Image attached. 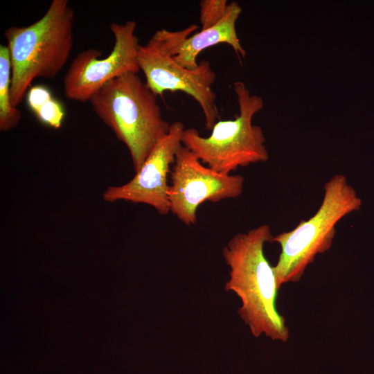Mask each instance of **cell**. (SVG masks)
I'll return each instance as SVG.
<instances>
[{
    "instance_id": "cell-2",
    "label": "cell",
    "mask_w": 374,
    "mask_h": 374,
    "mask_svg": "<svg viewBox=\"0 0 374 374\" xmlns=\"http://www.w3.org/2000/svg\"><path fill=\"white\" fill-rule=\"evenodd\" d=\"M74 20L67 0H53L37 21L28 26H10L5 31L13 107L21 104L35 78H53L62 70L72 49Z\"/></svg>"
},
{
    "instance_id": "cell-10",
    "label": "cell",
    "mask_w": 374,
    "mask_h": 374,
    "mask_svg": "<svg viewBox=\"0 0 374 374\" xmlns=\"http://www.w3.org/2000/svg\"><path fill=\"white\" fill-rule=\"evenodd\" d=\"M242 11L238 2L229 3L226 12L222 19L212 27L200 30L195 24L187 28L171 31L166 29L157 30L154 34L162 42L173 59L180 65L189 69L198 66L197 58L206 48L217 44L225 43L230 45L238 56L245 57L246 51L238 37L235 24Z\"/></svg>"
},
{
    "instance_id": "cell-1",
    "label": "cell",
    "mask_w": 374,
    "mask_h": 374,
    "mask_svg": "<svg viewBox=\"0 0 374 374\" xmlns=\"http://www.w3.org/2000/svg\"><path fill=\"white\" fill-rule=\"evenodd\" d=\"M274 235L267 224L234 235L222 249L230 268L226 291H233L241 300L238 313L251 334H265L274 341L286 342L290 331L285 318L278 312V286L273 267L264 253L266 242Z\"/></svg>"
},
{
    "instance_id": "cell-11",
    "label": "cell",
    "mask_w": 374,
    "mask_h": 374,
    "mask_svg": "<svg viewBox=\"0 0 374 374\" xmlns=\"http://www.w3.org/2000/svg\"><path fill=\"white\" fill-rule=\"evenodd\" d=\"M12 69L6 46H0V131L8 132L16 127L21 120L19 109L10 101Z\"/></svg>"
},
{
    "instance_id": "cell-5",
    "label": "cell",
    "mask_w": 374,
    "mask_h": 374,
    "mask_svg": "<svg viewBox=\"0 0 374 374\" xmlns=\"http://www.w3.org/2000/svg\"><path fill=\"white\" fill-rule=\"evenodd\" d=\"M233 89L239 107L233 120L216 122L208 137L202 136L195 128L185 129L182 135L184 146L207 166L225 175L269 159L263 131L252 123L263 107L262 98L251 95L242 81L235 82Z\"/></svg>"
},
{
    "instance_id": "cell-14",
    "label": "cell",
    "mask_w": 374,
    "mask_h": 374,
    "mask_svg": "<svg viewBox=\"0 0 374 374\" xmlns=\"http://www.w3.org/2000/svg\"><path fill=\"white\" fill-rule=\"evenodd\" d=\"M52 98L51 91L42 85L31 87L26 93L27 103L34 113L39 109L43 103Z\"/></svg>"
},
{
    "instance_id": "cell-4",
    "label": "cell",
    "mask_w": 374,
    "mask_h": 374,
    "mask_svg": "<svg viewBox=\"0 0 374 374\" xmlns=\"http://www.w3.org/2000/svg\"><path fill=\"white\" fill-rule=\"evenodd\" d=\"M360 206L361 199L344 175H335L326 182L323 201L314 215L294 229L274 236L273 242L281 249L273 267L278 289L300 280L316 256L330 249L336 224Z\"/></svg>"
},
{
    "instance_id": "cell-7",
    "label": "cell",
    "mask_w": 374,
    "mask_h": 374,
    "mask_svg": "<svg viewBox=\"0 0 374 374\" xmlns=\"http://www.w3.org/2000/svg\"><path fill=\"white\" fill-rule=\"evenodd\" d=\"M109 28L114 44L107 57L100 58V51L88 48L72 60L63 78L64 93L68 99L89 101L110 80L127 73L139 71L137 53L140 44L135 34L136 22H113Z\"/></svg>"
},
{
    "instance_id": "cell-3",
    "label": "cell",
    "mask_w": 374,
    "mask_h": 374,
    "mask_svg": "<svg viewBox=\"0 0 374 374\" xmlns=\"http://www.w3.org/2000/svg\"><path fill=\"white\" fill-rule=\"evenodd\" d=\"M157 95L137 73H127L106 83L89 102L100 120L127 148L135 172L169 132Z\"/></svg>"
},
{
    "instance_id": "cell-6",
    "label": "cell",
    "mask_w": 374,
    "mask_h": 374,
    "mask_svg": "<svg viewBox=\"0 0 374 374\" xmlns=\"http://www.w3.org/2000/svg\"><path fill=\"white\" fill-rule=\"evenodd\" d=\"M137 60L145 83L157 96L166 91H183L199 105L207 130H211L219 118L216 95L211 88L215 73L210 62L203 60L189 69L178 64L154 34L144 45H139Z\"/></svg>"
},
{
    "instance_id": "cell-12",
    "label": "cell",
    "mask_w": 374,
    "mask_h": 374,
    "mask_svg": "<svg viewBox=\"0 0 374 374\" xmlns=\"http://www.w3.org/2000/svg\"><path fill=\"white\" fill-rule=\"evenodd\" d=\"M199 5L201 30H205L212 27L222 19L229 3L226 0H202Z\"/></svg>"
},
{
    "instance_id": "cell-13",
    "label": "cell",
    "mask_w": 374,
    "mask_h": 374,
    "mask_svg": "<svg viewBox=\"0 0 374 374\" xmlns=\"http://www.w3.org/2000/svg\"><path fill=\"white\" fill-rule=\"evenodd\" d=\"M35 114L44 124L59 129L64 117V111L62 105L53 97L43 103Z\"/></svg>"
},
{
    "instance_id": "cell-8",
    "label": "cell",
    "mask_w": 374,
    "mask_h": 374,
    "mask_svg": "<svg viewBox=\"0 0 374 374\" xmlns=\"http://www.w3.org/2000/svg\"><path fill=\"white\" fill-rule=\"evenodd\" d=\"M170 177V211L187 226L196 223L197 208L204 202L235 198L243 190L242 175H225L205 166L183 145L175 154Z\"/></svg>"
},
{
    "instance_id": "cell-9",
    "label": "cell",
    "mask_w": 374,
    "mask_h": 374,
    "mask_svg": "<svg viewBox=\"0 0 374 374\" xmlns=\"http://www.w3.org/2000/svg\"><path fill=\"white\" fill-rule=\"evenodd\" d=\"M184 125L181 121L170 125L168 133L154 146L134 177L123 185L109 186L103 194L107 202L126 201L145 204L159 214L170 212L168 175L175 154L182 145Z\"/></svg>"
}]
</instances>
